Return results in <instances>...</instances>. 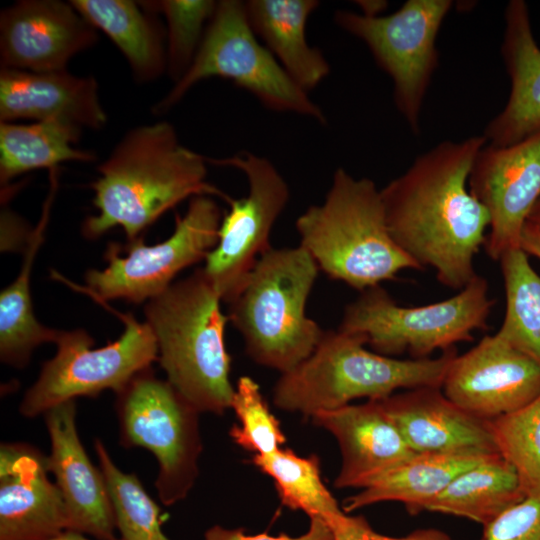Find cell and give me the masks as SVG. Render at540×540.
<instances>
[{
  "instance_id": "ab89813d",
  "label": "cell",
  "mask_w": 540,
  "mask_h": 540,
  "mask_svg": "<svg viewBox=\"0 0 540 540\" xmlns=\"http://www.w3.org/2000/svg\"><path fill=\"white\" fill-rule=\"evenodd\" d=\"M47 540H97V539H90L85 534L77 532V531L64 530ZM114 540H123V539L116 538Z\"/></svg>"
},
{
  "instance_id": "7a4b0ae2",
  "label": "cell",
  "mask_w": 540,
  "mask_h": 540,
  "mask_svg": "<svg viewBox=\"0 0 540 540\" xmlns=\"http://www.w3.org/2000/svg\"><path fill=\"white\" fill-rule=\"evenodd\" d=\"M207 157L183 146L174 127L160 121L128 131L98 166L92 183L98 214L83 222L82 232L96 239L115 226L128 241L187 198L225 195L206 181Z\"/></svg>"
},
{
  "instance_id": "484cf974",
  "label": "cell",
  "mask_w": 540,
  "mask_h": 540,
  "mask_svg": "<svg viewBox=\"0 0 540 540\" xmlns=\"http://www.w3.org/2000/svg\"><path fill=\"white\" fill-rule=\"evenodd\" d=\"M526 497L515 468L497 454L459 474L425 511L485 526Z\"/></svg>"
},
{
  "instance_id": "74e56055",
  "label": "cell",
  "mask_w": 540,
  "mask_h": 540,
  "mask_svg": "<svg viewBox=\"0 0 540 540\" xmlns=\"http://www.w3.org/2000/svg\"><path fill=\"white\" fill-rule=\"evenodd\" d=\"M519 246L527 255L540 260V229L527 221L520 235Z\"/></svg>"
},
{
  "instance_id": "7402d4cb",
  "label": "cell",
  "mask_w": 540,
  "mask_h": 540,
  "mask_svg": "<svg viewBox=\"0 0 540 540\" xmlns=\"http://www.w3.org/2000/svg\"><path fill=\"white\" fill-rule=\"evenodd\" d=\"M502 56L511 80L505 108L486 126L489 145L507 147L540 131V48L527 4L512 0L505 10Z\"/></svg>"
},
{
  "instance_id": "ba28073f",
  "label": "cell",
  "mask_w": 540,
  "mask_h": 540,
  "mask_svg": "<svg viewBox=\"0 0 540 540\" xmlns=\"http://www.w3.org/2000/svg\"><path fill=\"white\" fill-rule=\"evenodd\" d=\"M219 77L252 94L265 108L324 125L326 115L254 33L243 1H217L199 50L183 77L154 107L162 114L202 80Z\"/></svg>"
},
{
  "instance_id": "f1b7e54d",
  "label": "cell",
  "mask_w": 540,
  "mask_h": 540,
  "mask_svg": "<svg viewBox=\"0 0 540 540\" xmlns=\"http://www.w3.org/2000/svg\"><path fill=\"white\" fill-rule=\"evenodd\" d=\"M499 262L506 310L496 334L540 364V275L520 247L506 250Z\"/></svg>"
},
{
  "instance_id": "1f68e13d",
  "label": "cell",
  "mask_w": 540,
  "mask_h": 540,
  "mask_svg": "<svg viewBox=\"0 0 540 540\" xmlns=\"http://www.w3.org/2000/svg\"><path fill=\"white\" fill-rule=\"evenodd\" d=\"M154 14L161 13L167 22V72L174 83L192 64L217 6L211 0L139 1Z\"/></svg>"
},
{
  "instance_id": "5b68a950",
  "label": "cell",
  "mask_w": 540,
  "mask_h": 540,
  "mask_svg": "<svg viewBox=\"0 0 540 540\" xmlns=\"http://www.w3.org/2000/svg\"><path fill=\"white\" fill-rule=\"evenodd\" d=\"M221 301L200 268L150 299L144 310L167 381L197 411L217 415L231 408L235 391Z\"/></svg>"
},
{
  "instance_id": "52a82bcc",
  "label": "cell",
  "mask_w": 540,
  "mask_h": 540,
  "mask_svg": "<svg viewBox=\"0 0 540 540\" xmlns=\"http://www.w3.org/2000/svg\"><path fill=\"white\" fill-rule=\"evenodd\" d=\"M493 305L488 282L478 274L456 295L415 307L398 305L377 285L345 307L338 329L363 336L376 353L390 357L408 353L423 359L436 350L473 341L474 331L488 327Z\"/></svg>"
},
{
  "instance_id": "6da1fadb",
  "label": "cell",
  "mask_w": 540,
  "mask_h": 540,
  "mask_svg": "<svg viewBox=\"0 0 540 540\" xmlns=\"http://www.w3.org/2000/svg\"><path fill=\"white\" fill-rule=\"evenodd\" d=\"M486 143L483 135L443 141L380 189L395 243L453 290L477 276L474 259L490 226L487 210L468 187L473 163Z\"/></svg>"
},
{
  "instance_id": "d590c367",
  "label": "cell",
  "mask_w": 540,
  "mask_h": 540,
  "mask_svg": "<svg viewBox=\"0 0 540 540\" xmlns=\"http://www.w3.org/2000/svg\"><path fill=\"white\" fill-rule=\"evenodd\" d=\"M334 540H452L436 528H420L402 537H392L376 532L363 516L343 513L329 524Z\"/></svg>"
},
{
  "instance_id": "8d00e7d4",
  "label": "cell",
  "mask_w": 540,
  "mask_h": 540,
  "mask_svg": "<svg viewBox=\"0 0 540 540\" xmlns=\"http://www.w3.org/2000/svg\"><path fill=\"white\" fill-rule=\"evenodd\" d=\"M204 540H334L329 525L320 518H311L308 530L297 537L285 533L273 536L267 533L247 534L244 528L229 529L215 525L204 534Z\"/></svg>"
},
{
  "instance_id": "5bb4252c",
  "label": "cell",
  "mask_w": 540,
  "mask_h": 540,
  "mask_svg": "<svg viewBox=\"0 0 540 540\" xmlns=\"http://www.w3.org/2000/svg\"><path fill=\"white\" fill-rule=\"evenodd\" d=\"M468 187L490 216L486 254L499 261L506 250L520 247L522 229L540 199V131L507 147L486 143Z\"/></svg>"
},
{
  "instance_id": "cb8c5ba5",
  "label": "cell",
  "mask_w": 540,
  "mask_h": 540,
  "mask_svg": "<svg viewBox=\"0 0 540 540\" xmlns=\"http://www.w3.org/2000/svg\"><path fill=\"white\" fill-rule=\"evenodd\" d=\"M494 455L415 454L346 498L342 509L348 514L379 502L394 501L402 503L409 514L416 515L425 511L459 474Z\"/></svg>"
},
{
  "instance_id": "4316f807",
  "label": "cell",
  "mask_w": 540,
  "mask_h": 540,
  "mask_svg": "<svg viewBox=\"0 0 540 540\" xmlns=\"http://www.w3.org/2000/svg\"><path fill=\"white\" fill-rule=\"evenodd\" d=\"M55 190L56 185L53 184L42 218L28 235L21 271L0 294V357L2 362L17 368L28 364L32 351L40 344L55 343L60 333L37 321L30 294L32 264L44 239Z\"/></svg>"
},
{
  "instance_id": "8992f818",
  "label": "cell",
  "mask_w": 540,
  "mask_h": 540,
  "mask_svg": "<svg viewBox=\"0 0 540 540\" xmlns=\"http://www.w3.org/2000/svg\"><path fill=\"white\" fill-rule=\"evenodd\" d=\"M319 271L301 245L259 257L227 315L254 362L282 374L316 348L324 331L307 316L306 303Z\"/></svg>"
},
{
  "instance_id": "44dd1931",
  "label": "cell",
  "mask_w": 540,
  "mask_h": 540,
  "mask_svg": "<svg viewBox=\"0 0 540 540\" xmlns=\"http://www.w3.org/2000/svg\"><path fill=\"white\" fill-rule=\"evenodd\" d=\"M17 119L59 121L96 130L107 123L93 76H76L67 70L37 73L1 68L0 121Z\"/></svg>"
},
{
  "instance_id": "7c38bea8",
  "label": "cell",
  "mask_w": 540,
  "mask_h": 540,
  "mask_svg": "<svg viewBox=\"0 0 540 540\" xmlns=\"http://www.w3.org/2000/svg\"><path fill=\"white\" fill-rule=\"evenodd\" d=\"M221 220L220 208L211 197H192L186 213L176 216L174 232L165 241L146 245L140 236L122 248L125 257L120 256L117 243H110L104 255L108 266L85 275L90 293L100 301L133 303L158 296L181 270L205 260L217 244Z\"/></svg>"
},
{
  "instance_id": "30bf717a",
  "label": "cell",
  "mask_w": 540,
  "mask_h": 540,
  "mask_svg": "<svg viewBox=\"0 0 540 540\" xmlns=\"http://www.w3.org/2000/svg\"><path fill=\"white\" fill-rule=\"evenodd\" d=\"M123 320L120 338L101 348H92L93 338L82 329L60 331L57 353L43 364L38 379L26 391L19 406L21 415L34 418L65 401L96 397L107 389L118 393L149 369L158 360L152 329L132 315Z\"/></svg>"
},
{
  "instance_id": "d4e9b609",
  "label": "cell",
  "mask_w": 540,
  "mask_h": 540,
  "mask_svg": "<svg viewBox=\"0 0 540 540\" xmlns=\"http://www.w3.org/2000/svg\"><path fill=\"white\" fill-rule=\"evenodd\" d=\"M70 3L114 42L138 82L153 81L167 71L166 32L139 2L72 0Z\"/></svg>"
},
{
  "instance_id": "277c9868",
  "label": "cell",
  "mask_w": 540,
  "mask_h": 540,
  "mask_svg": "<svg viewBox=\"0 0 540 540\" xmlns=\"http://www.w3.org/2000/svg\"><path fill=\"white\" fill-rule=\"evenodd\" d=\"M365 345L361 335L324 331L313 352L280 375L273 388L274 405L313 417L359 398L378 401L400 389L441 388L457 355L452 348L437 358L397 359L369 351Z\"/></svg>"
},
{
  "instance_id": "603a6c76",
  "label": "cell",
  "mask_w": 540,
  "mask_h": 540,
  "mask_svg": "<svg viewBox=\"0 0 540 540\" xmlns=\"http://www.w3.org/2000/svg\"><path fill=\"white\" fill-rule=\"evenodd\" d=\"M316 0L244 1L248 21L259 40L288 75L305 91L330 73L323 53L306 39V24L318 8Z\"/></svg>"
},
{
  "instance_id": "f546056e",
  "label": "cell",
  "mask_w": 540,
  "mask_h": 540,
  "mask_svg": "<svg viewBox=\"0 0 540 540\" xmlns=\"http://www.w3.org/2000/svg\"><path fill=\"white\" fill-rule=\"evenodd\" d=\"M251 462L273 479L281 503L289 509L327 524L344 513L322 481L317 455L302 457L281 448L268 455H253Z\"/></svg>"
},
{
  "instance_id": "9a60e30c",
  "label": "cell",
  "mask_w": 540,
  "mask_h": 540,
  "mask_svg": "<svg viewBox=\"0 0 540 540\" xmlns=\"http://www.w3.org/2000/svg\"><path fill=\"white\" fill-rule=\"evenodd\" d=\"M445 396L473 416L494 420L540 394V364L497 334L456 355L445 374Z\"/></svg>"
},
{
  "instance_id": "836d02e7",
  "label": "cell",
  "mask_w": 540,
  "mask_h": 540,
  "mask_svg": "<svg viewBox=\"0 0 540 540\" xmlns=\"http://www.w3.org/2000/svg\"><path fill=\"white\" fill-rule=\"evenodd\" d=\"M231 409L239 421L229 430L236 445L254 455H268L282 448L286 436L254 379L239 378Z\"/></svg>"
},
{
  "instance_id": "f35d334b",
  "label": "cell",
  "mask_w": 540,
  "mask_h": 540,
  "mask_svg": "<svg viewBox=\"0 0 540 540\" xmlns=\"http://www.w3.org/2000/svg\"><path fill=\"white\" fill-rule=\"evenodd\" d=\"M357 5L361 8L362 15L368 17L380 16V13L387 7L386 1H357Z\"/></svg>"
},
{
  "instance_id": "9c48e42d",
  "label": "cell",
  "mask_w": 540,
  "mask_h": 540,
  "mask_svg": "<svg viewBox=\"0 0 540 540\" xmlns=\"http://www.w3.org/2000/svg\"><path fill=\"white\" fill-rule=\"evenodd\" d=\"M116 395L121 444L145 448L155 456L159 465L155 487L164 505L183 500L199 473L200 412L150 368Z\"/></svg>"
},
{
  "instance_id": "d6986e66",
  "label": "cell",
  "mask_w": 540,
  "mask_h": 540,
  "mask_svg": "<svg viewBox=\"0 0 540 540\" xmlns=\"http://www.w3.org/2000/svg\"><path fill=\"white\" fill-rule=\"evenodd\" d=\"M416 454L500 453L490 420L466 412L439 387H420L378 400Z\"/></svg>"
},
{
  "instance_id": "e575fe53",
  "label": "cell",
  "mask_w": 540,
  "mask_h": 540,
  "mask_svg": "<svg viewBox=\"0 0 540 540\" xmlns=\"http://www.w3.org/2000/svg\"><path fill=\"white\" fill-rule=\"evenodd\" d=\"M480 540H540V498L526 497L483 526Z\"/></svg>"
},
{
  "instance_id": "2e32d148",
  "label": "cell",
  "mask_w": 540,
  "mask_h": 540,
  "mask_svg": "<svg viewBox=\"0 0 540 540\" xmlns=\"http://www.w3.org/2000/svg\"><path fill=\"white\" fill-rule=\"evenodd\" d=\"M97 40V29L70 1L21 0L0 14L1 68L64 71L71 58Z\"/></svg>"
},
{
  "instance_id": "ffe728a7",
  "label": "cell",
  "mask_w": 540,
  "mask_h": 540,
  "mask_svg": "<svg viewBox=\"0 0 540 540\" xmlns=\"http://www.w3.org/2000/svg\"><path fill=\"white\" fill-rule=\"evenodd\" d=\"M311 418L338 442L341 466L334 481L337 489H362L416 454L379 401L349 404Z\"/></svg>"
},
{
  "instance_id": "e0dca14e",
  "label": "cell",
  "mask_w": 540,
  "mask_h": 540,
  "mask_svg": "<svg viewBox=\"0 0 540 540\" xmlns=\"http://www.w3.org/2000/svg\"><path fill=\"white\" fill-rule=\"evenodd\" d=\"M50 438L49 472L65 503L67 530L114 540L116 520L105 477L90 461L77 432L75 400L60 403L44 414Z\"/></svg>"
},
{
  "instance_id": "3957f363",
  "label": "cell",
  "mask_w": 540,
  "mask_h": 540,
  "mask_svg": "<svg viewBox=\"0 0 540 540\" xmlns=\"http://www.w3.org/2000/svg\"><path fill=\"white\" fill-rule=\"evenodd\" d=\"M300 244L319 270L360 292L406 269L422 270L393 240L380 189L337 168L324 200L295 223Z\"/></svg>"
},
{
  "instance_id": "8fae6325",
  "label": "cell",
  "mask_w": 540,
  "mask_h": 540,
  "mask_svg": "<svg viewBox=\"0 0 540 540\" xmlns=\"http://www.w3.org/2000/svg\"><path fill=\"white\" fill-rule=\"evenodd\" d=\"M451 0H408L386 16L338 10L334 22L363 41L377 65L392 79L394 102L414 133L423 101L438 66L436 38Z\"/></svg>"
},
{
  "instance_id": "60d3db41",
  "label": "cell",
  "mask_w": 540,
  "mask_h": 540,
  "mask_svg": "<svg viewBox=\"0 0 540 540\" xmlns=\"http://www.w3.org/2000/svg\"><path fill=\"white\" fill-rule=\"evenodd\" d=\"M527 221L531 222L532 224H534L536 227L540 229V199L537 201V203L533 207Z\"/></svg>"
},
{
  "instance_id": "d6a6232c",
  "label": "cell",
  "mask_w": 540,
  "mask_h": 540,
  "mask_svg": "<svg viewBox=\"0 0 540 540\" xmlns=\"http://www.w3.org/2000/svg\"><path fill=\"white\" fill-rule=\"evenodd\" d=\"M491 427L526 496L540 498V394L519 410L491 420Z\"/></svg>"
},
{
  "instance_id": "ac0fdd59",
  "label": "cell",
  "mask_w": 540,
  "mask_h": 540,
  "mask_svg": "<svg viewBox=\"0 0 540 540\" xmlns=\"http://www.w3.org/2000/svg\"><path fill=\"white\" fill-rule=\"evenodd\" d=\"M47 456L24 443L0 447V540H47L67 530L61 492Z\"/></svg>"
},
{
  "instance_id": "4fadbf2b",
  "label": "cell",
  "mask_w": 540,
  "mask_h": 540,
  "mask_svg": "<svg viewBox=\"0 0 540 540\" xmlns=\"http://www.w3.org/2000/svg\"><path fill=\"white\" fill-rule=\"evenodd\" d=\"M207 161L241 171L248 183L246 196L228 202L230 209L221 220L217 244L201 268L221 300L230 303L259 257L272 248L271 231L289 201L290 190L266 157L242 152Z\"/></svg>"
},
{
  "instance_id": "4dcf8cb0",
  "label": "cell",
  "mask_w": 540,
  "mask_h": 540,
  "mask_svg": "<svg viewBox=\"0 0 540 540\" xmlns=\"http://www.w3.org/2000/svg\"><path fill=\"white\" fill-rule=\"evenodd\" d=\"M95 451L110 493L117 530L123 540H169L161 529L160 509L135 474L119 469L100 439Z\"/></svg>"
},
{
  "instance_id": "83f0119b",
  "label": "cell",
  "mask_w": 540,
  "mask_h": 540,
  "mask_svg": "<svg viewBox=\"0 0 540 540\" xmlns=\"http://www.w3.org/2000/svg\"><path fill=\"white\" fill-rule=\"evenodd\" d=\"M81 130L59 121L0 122L1 184L34 169L49 168L53 172L66 161H94V152L75 147Z\"/></svg>"
}]
</instances>
